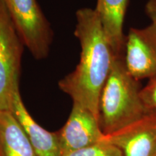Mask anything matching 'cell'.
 Listing matches in <instances>:
<instances>
[{
	"instance_id": "12",
	"label": "cell",
	"mask_w": 156,
	"mask_h": 156,
	"mask_svg": "<svg viewBox=\"0 0 156 156\" xmlns=\"http://www.w3.org/2000/svg\"><path fill=\"white\" fill-rule=\"evenodd\" d=\"M141 96L147 108L156 114V77L149 79L146 86L142 88Z\"/></svg>"
},
{
	"instance_id": "5",
	"label": "cell",
	"mask_w": 156,
	"mask_h": 156,
	"mask_svg": "<svg viewBox=\"0 0 156 156\" xmlns=\"http://www.w3.org/2000/svg\"><path fill=\"white\" fill-rule=\"evenodd\" d=\"M124 58L128 73L137 80L156 77V25L130 28Z\"/></svg>"
},
{
	"instance_id": "8",
	"label": "cell",
	"mask_w": 156,
	"mask_h": 156,
	"mask_svg": "<svg viewBox=\"0 0 156 156\" xmlns=\"http://www.w3.org/2000/svg\"><path fill=\"white\" fill-rule=\"evenodd\" d=\"M11 112L22 127L37 155H62L58 132L47 131L33 119L23 102L20 90L14 96Z\"/></svg>"
},
{
	"instance_id": "7",
	"label": "cell",
	"mask_w": 156,
	"mask_h": 156,
	"mask_svg": "<svg viewBox=\"0 0 156 156\" xmlns=\"http://www.w3.org/2000/svg\"><path fill=\"white\" fill-rule=\"evenodd\" d=\"M104 139L122 151L124 156H154L156 153V114H152Z\"/></svg>"
},
{
	"instance_id": "6",
	"label": "cell",
	"mask_w": 156,
	"mask_h": 156,
	"mask_svg": "<svg viewBox=\"0 0 156 156\" xmlns=\"http://www.w3.org/2000/svg\"><path fill=\"white\" fill-rule=\"evenodd\" d=\"M62 154L101 141L105 136L98 119L87 109L73 103L68 119L58 131Z\"/></svg>"
},
{
	"instance_id": "4",
	"label": "cell",
	"mask_w": 156,
	"mask_h": 156,
	"mask_svg": "<svg viewBox=\"0 0 156 156\" xmlns=\"http://www.w3.org/2000/svg\"><path fill=\"white\" fill-rule=\"evenodd\" d=\"M23 44L37 59L48 55L51 30L36 0H3Z\"/></svg>"
},
{
	"instance_id": "10",
	"label": "cell",
	"mask_w": 156,
	"mask_h": 156,
	"mask_svg": "<svg viewBox=\"0 0 156 156\" xmlns=\"http://www.w3.org/2000/svg\"><path fill=\"white\" fill-rule=\"evenodd\" d=\"M0 156H38L11 112H0Z\"/></svg>"
},
{
	"instance_id": "1",
	"label": "cell",
	"mask_w": 156,
	"mask_h": 156,
	"mask_svg": "<svg viewBox=\"0 0 156 156\" xmlns=\"http://www.w3.org/2000/svg\"><path fill=\"white\" fill-rule=\"evenodd\" d=\"M76 17L75 35L80 43V58L76 69L61 80L58 86L73 103L98 119L101 93L116 56L95 9H80Z\"/></svg>"
},
{
	"instance_id": "9",
	"label": "cell",
	"mask_w": 156,
	"mask_h": 156,
	"mask_svg": "<svg viewBox=\"0 0 156 156\" xmlns=\"http://www.w3.org/2000/svg\"><path fill=\"white\" fill-rule=\"evenodd\" d=\"M128 0H97L96 11L116 56L124 55L126 36L123 32Z\"/></svg>"
},
{
	"instance_id": "2",
	"label": "cell",
	"mask_w": 156,
	"mask_h": 156,
	"mask_svg": "<svg viewBox=\"0 0 156 156\" xmlns=\"http://www.w3.org/2000/svg\"><path fill=\"white\" fill-rule=\"evenodd\" d=\"M141 90L140 80L126 69L124 55L115 56L99 101V124L105 135L155 114L145 106Z\"/></svg>"
},
{
	"instance_id": "3",
	"label": "cell",
	"mask_w": 156,
	"mask_h": 156,
	"mask_svg": "<svg viewBox=\"0 0 156 156\" xmlns=\"http://www.w3.org/2000/svg\"><path fill=\"white\" fill-rule=\"evenodd\" d=\"M23 43L3 0H0V112H11L19 91Z\"/></svg>"
},
{
	"instance_id": "11",
	"label": "cell",
	"mask_w": 156,
	"mask_h": 156,
	"mask_svg": "<svg viewBox=\"0 0 156 156\" xmlns=\"http://www.w3.org/2000/svg\"><path fill=\"white\" fill-rule=\"evenodd\" d=\"M62 156H124L122 151L104 139L101 141L75 151L62 154Z\"/></svg>"
},
{
	"instance_id": "14",
	"label": "cell",
	"mask_w": 156,
	"mask_h": 156,
	"mask_svg": "<svg viewBox=\"0 0 156 156\" xmlns=\"http://www.w3.org/2000/svg\"><path fill=\"white\" fill-rule=\"evenodd\" d=\"M154 156H156V153H155V155H154Z\"/></svg>"
},
{
	"instance_id": "13",
	"label": "cell",
	"mask_w": 156,
	"mask_h": 156,
	"mask_svg": "<svg viewBox=\"0 0 156 156\" xmlns=\"http://www.w3.org/2000/svg\"><path fill=\"white\" fill-rule=\"evenodd\" d=\"M145 12L152 23L156 25V0H148L145 5Z\"/></svg>"
}]
</instances>
